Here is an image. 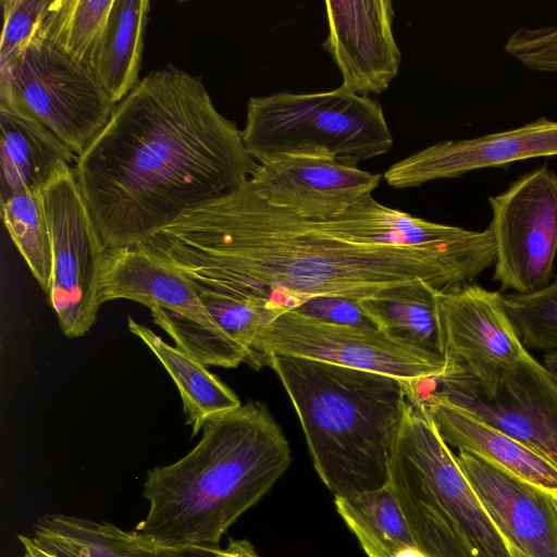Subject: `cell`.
Instances as JSON below:
<instances>
[{"mask_svg":"<svg viewBox=\"0 0 557 557\" xmlns=\"http://www.w3.org/2000/svg\"><path fill=\"white\" fill-rule=\"evenodd\" d=\"M197 289L290 310L314 296L358 300L418 281L440 290L494 264L484 250L350 243L262 199L246 181L194 206L139 245Z\"/></svg>","mask_w":557,"mask_h":557,"instance_id":"obj_1","label":"cell"},{"mask_svg":"<svg viewBox=\"0 0 557 557\" xmlns=\"http://www.w3.org/2000/svg\"><path fill=\"white\" fill-rule=\"evenodd\" d=\"M256 165L202 79L168 64L116 103L73 169L104 247L117 250L239 187Z\"/></svg>","mask_w":557,"mask_h":557,"instance_id":"obj_2","label":"cell"},{"mask_svg":"<svg viewBox=\"0 0 557 557\" xmlns=\"http://www.w3.org/2000/svg\"><path fill=\"white\" fill-rule=\"evenodd\" d=\"M201 430L188 454L147 471L149 507L135 531L156 545L220 546L290 465L289 444L261 403L212 417Z\"/></svg>","mask_w":557,"mask_h":557,"instance_id":"obj_3","label":"cell"},{"mask_svg":"<svg viewBox=\"0 0 557 557\" xmlns=\"http://www.w3.org/2000/svg\"><path fill=\"white\" fill-rule=\"evenodd\" d=\"M296 410L315 472L334 497L388 483L393 450L410 403L401 381L311 359L270 355Z\"/></svg>","mask_w":557,"mask_h":557,"instance_id":"obj_4","label":"cell"},{"mask_svg":"<svg viewBox=\"0 0 557 557\" xmlns=\"http://www.w3.org/2000/svg\"><path fill=\"white\" fill-rule=\"evenodd\" d=\"M388 484L423 557H521L487 515L421 401L408 405Z\"/></svg>","mask_w":557,"mask_h":557,"instance_id":"obj_5","label":"cell"},{"mask_svg":"<svg viewBox=\"0 0 557 557\" xmlns=\"http://www.w3.org/2000/svg\"><path fill=\"white\" fill-rule=\"evenodd\" d=\"M242 136L259 163L304 157L357 166L393 146L381 104L343 85L323 92L251 97Z\"/></svg>","mask_w":557,"mask_h":557,"instance_id":"obj_6","label":"cell"},{"mask_svg":"<svg viewBox=\"0 0 557 557\" xmlns=\"http://www.w3.org/2000/svg\"><path fill=\"white\" fill-rule=\"evenodd\" d=\"M270 355L393 376L406 384L411 403L422 398L423 385L467 372L455 359L409 346L377 327L324 323L293 310L282 312L261 331L246 362L259 369Z\"/></svg>","mask_w":557,"mask_h":557,"instance_id":"obj_7","label":"cell"},{"mask_svg":"<svg viewBox=\"0 0 557 557\" xmlns=\"http://www.w3.org/2000/svg\"><path fill=\"white\" fill-rule=\"evenodd\" d=\"M0 103L40 121L76 157L116 106L95 71L67 57L40 28L25 51L0 69Z\"/></svg>","mask_w":557,"mask_h":557,"instance_id":"obj_8","label":"cell"},{"mask_svg":"<svg viewBox=\"0 0 557 557\" xmlns=\"http://www.w3.org/2000/svg\"><path fill=\"white\" fill-rule=\"evenodd\" d=\"M53 257L49 302L70 338L85 335L100 308L99 278L107 252L71 164H61L42 188Z\"/></svg>","mask_w":557,"mask_h":557,"instance_id":"obj_9","label":"cell"},{"mask_svg":"<svg viewBox=\"0 0 557 557\" xmlns=\"http://www.w3.org/2000/svg\"><path fill=\"white\" fill-rule=\"evenodd\" d=\"M502 289L535 292L550 282L557 252V174L543 165L490 197Z\"/></svg>","mask_w":557,"mask_h":557,"instance_id":"obj_10","label":"cell"},{"mask_svg":"<svg viewBox=\"0 0 557 557\" xmlns=\"http://www.w3.org/2000/svg\"><path fill=\"white\" fill-rule=\"evenodd\" d=\"M447 354L494 397L529 352L498 292L463 284L438 294Z\"/></svg>","mask_w":557,"mask_h":557,"instance_id":"obj_11","label":"cell"},{"mask_svg":"<svg viewBox=\"0 0 557 557\" xmlns=\"http://www.w3.org/2000/svg\"><path fill=\"white\" fill-rule=\"evenodd\" d=\"M438 392L517 440L557 469V380L529 352L498 393L486 397L461 373Z\"/></svg>","mask_w":557,"mask_h":557,"instance_id":"obj_12","label":"cell"},{"mask_svg":"<svg viewBox=\"0 0 557 557\" xmlns=\"http://www.w3.org/2000/svg\"><path fill=\"white\" fill-rule=\"evenodd\" d=\"M249 181L268 203L325 223L371 195L381 174L326 159L283 157L258 163Z\"/></svg>","mask_w":557,"mask_h":557,"instance_id":"obj_13","label":"cell"},{"mask_svg":"<svg viewBox=\"0 0 557 557\" xmlns=\"http://www.w3.org/2000/svg\"><path fill=\"white\" fill-rule=\"evenodd\" d=\"M329 35L323 48L343 77V86L369 97L386 90L398 75L401 53L392 23L391 0H326Z\"/></svg>","mask_w":557,"mask_h":557,"instance_id":"obj_14","label":"cell"},{"mask_svg":"<svg viewBox=\"0 0 557 557\" xmlns=\"http://www.w3.org/2000/svg\"><path fill=\"white\" fill-rule=\"evenodd\" d=\"M550 157H557V121L540 117L504 132L438 141L391 165L384 180L394 188H408L474 170Z\"/></svg>","mask_w":557,"mask_h":557,"instance_id":"obj_15","label":"cell"},{"mask_svg":"<svg viewBox=\"0 0 557 557\" xmlns=\"http://www.w3.org/2000/svg\"><path fill=\"white\" fill-rule=\"evenodd\" d=\"M457 462L487 515L521 557H557L555 494L474 455Z\"/></svg>","mask_w":557,"mask_h":557,"instance_id":"obj_16","label":"cell"},{"mask_svg":"<svg viewBox=\"0 0 557 557\" xmlns=\"http://www.w3.org/2000/svg\"><path fill=\"white\" fill-rule=\"evenodd\" d=\"M115 299L137 301L149 309L161 308L232 338L214 321L194 284L140 246L106 252L99 278V302L102 305Z\"/></svg>","mask_w":557,"mask_h":557,"instance_id":"obj_17","label":"cell"},{"mask_svg":"<svg viewBox=\"0 0 557 557\" xmlns=\"http://www.w3.org/2000/svg\"><path fill=\"white\" fill-rule=\"evenodd\" d=\"M341 239L368 246H391L440 251L496 248L491 227L471 231L434 223L386 207L368 195L338 219L315 223Z\"/></svg>","mask_w":557,"mask_h":557,"instance_id":"obj_18","label":"cell"},{"mask_svg":"<svg viewBox=\"0 0 557 557\" xmlns=\"http://www.w3.org/2000/svg\"><path fill=\"white\" fill-rule=\"evenodd\" d=\"M448 446L557 494V469L523 444L441 393L420 400Z\"/></svg>","mask_w":557,"mask_h":557,"instance_id":"obj_19","label":"cell"},{"mask_svg":"<svg viewBox=\"0 0 557 557\" xmlns=\"http://www.w3.org/2000/svg\"><path fill=\"white\" fill-rule=\"evenodd\" d=\"M1 201L42 189L63 163L77 157L40 121L0 103Z\"/></svg>","mask_w":557,"mask_h":557,"instance_id":"obj_20","label":"cell"},{"mask_svg":"<svg viewBox=\"0 0 557 557\" xmlns=\"http://www.w3.org/2000/svg\"><path fill=\"white\" fill-rule=\"evenodd\" d=\"M440 292L418 281L394 287L382 296L359 300V304L374 324L392 337L423 351L449 357Z\"/></svg>","mask_w":557,"mask_h":557,"instance_id":"obj_21","label":"cell"},{"mask_svg":"<svg viewBox=\"0 0 557 557\" xmlns=\"http://www.w3.org/2000/svg\"><path fill=\"white\" fill-rule=\"evenodd\" d=\"M128 329L147 345L174 381L193 437L208 419L242 406L236 394L191 355L165 343L132 318L128 319Z\"/></svg>","mask_w":557,"mask_h":557,"instance_id":"obj_22","label":"cell"},{"mask_svg":"<svg viewBox=\"0 0 557 557\" xmlns=\"http://www.w3.org/2000/svg\"><path fill=\"white\" fill-rule=\"evenodd\" d=\"M149 8L148 0L113 1L94 70L114 103H119L139 83Z\"/></svg>","mask_w":557,"mask_h":557,"instance_id":"obj_23","label":"cell"},{"mask_svg":"<svg viewBox=\"0 0 557 557\" xmlns=\"http://www.w3.org/2000/svg\"><path fill=\"white\" fill-rule=\"evenodd\" d=\"M334 504L368 557H397L417 549L388 483L351 496L334 497Z\"/></svg>","mask_w":557,"mask_h":557,"instance_id":"obj_24","label":"cell"},{"mask_svg":"<svg viewBox=\"0 0 557 557\" xmlns=\"http://www.w3.org/2000/svg\"><path fill=\"white\" fill-rule=\"evenodd\" d=\"M33 537L57 557H145L135 530L72 515L41 516Z\"/></svg>","mask_w":557,"mask_h":557,"instance_id":"obj_25","label":"cell"},{"mask_svg":"<svg viewBox=\"0 0 557 557\" xmlns=\"http://www.w3.org/2000/svg\"><path fill=\"white\" fill-rule=\"evenodd\" d=\"M113 1L51 0L40 32L72 60L94 70Z\"/></svg>","mask_w":557,"mask_h":557,"instance_id":"obj_26","label":"cell"},{"mask_svg":"<svg viewBox=\"0 0 557 557\" xmlns=\"http://www.w3.org/2000/svg\"><path fill=\"white\" fill-rule=\"evenodd\" d=\"M3 223L44 292L52 282V243L42 189L23 190L1 201Z\"/></svg>","mask_w":557,"mask_h":557,"instance_id":"obj_27","label":"cell"},{"mask_svg":"<svg viewBox=\"0 0 557 557\" xmlns=\"http://www.w3.org/2000/svg\"><path fill=\"white\" fill-rule=\"evenodd\" d=\"M504 302L525 348L557 349V277L535 292L508 294Z\"/></svg>","mask_w":557,"mask_h":557,"instance_id":"obj_28","label":"cell"},{"mask_svg":"<svg viewBox=\"0 0 557 557\" xmlns=\"http://www.w3.org/2000/svg\"><path fill=\"white\" fill-rule=\"evenodd\" d=\"M197 290L214 321L248 351V358L261 331L282 313L280 309L264 302Z\"/></svg>","mask_w":557,"mask_h":557,"instance_id":"obj_29","label":"cell"},{"mask_svg":"<svg viewBox=\"0 0 557 557\" xmlns=\"http://www.w3.org/2000/svg\"><path fill=\"white\" fill-rule=\"evenodd\" d=\"M51 0H2L0 69L13 63L38 33Z\"/></svg>","mask_w":557,"mask_h":557,"instance_id":"obj_30","label":"cell"},{"mask_svg":"<svg viewBox=\"0 0 557 557\" xmlns=\"http://www.w3.org/2000/svg\"><path fill=\"white\" fill-rule=\"evenodd\" d=\"M504 49L532 71L557 73V25L520 27L508 37Z\"/></svg>","mask_w":557,"mask_h":557,"instance_id":"obj_31","label":"cell"},{"mask_svg":"<svg viewBox=\"0 0 557 557\" xmlns=\"http://www.w3.org/2000/svg\"><path fill=\"white\" fill-rule=\"evenodd\" d=\"M290 310L324 323L345 326L377 327L363 311L359 300L346 296H314L306 299Z\"/></svg>","mask_w":557,"mask_h":557,"instance_id":"obj_32","label":"cell"},{"mask_svg":"<svg viewBox=\"0 0 557 557\" xmlns=\"http://www.w3.org/2000/svg\"><path fill=\"white\" fill-rule=\"evenodd\" d=\"M136 535L145 557H223L220 546L163 547L151 543L138 532Z\"/></svg>","mask_w":557,"mask_h":557,"instance_id":"obj_33","label":"cell"},{"mask_svg":"<svg viewBox=\"0 0 557 557\" xmlns=\"http://www.w3.org/2000/svg\"><path fill=\"white\" fill-rule=\"evenodd\" d=\"M223 557H260L253 545L247 540H230L222 548Z\"/></svg>","mask_w":557,"mask_h":557,"instance_id":"obj_34","label":"cell"},{"mask_svg":"<svg viewBox=\"0 0 557 557\" xmlns=\"http://www.w3.org/2000/svg\"><path fill=\"white\" fill-rule=\"evenodd\" d=\"M23 547V557H57L41 547L33 536L17 535Z\"/></svg>","mask_w":557,"mask_h":557,"instance_id":"obj_35","label":"cell"},{"mask_svg":"<svg viewBox=\"0 0 557 557\" xmlns=\"http://www.w3.org/2000/svg\"><path fill=\"white\" fill-rule=\"evenodd\" d=\"M543 366L557 380V349H554L544 356Z\"/></svg>","mask_w":557,"mask_h":557,"instance_id":"obj_36","label":"cell"},{"mask_svg":"<svg viewBox=\"0 0 557 557\" xmlns=\"http://www.w3.org/2000/svg\"><path fill=\"white\" fill-rule=\"evenodd\" d=\"M555 498H556V502H557V494H555Z\"/></svg>","mask_w":557,"mask_h":557,"instance_id":"obj_37","label":"cell"}]
</instances>
